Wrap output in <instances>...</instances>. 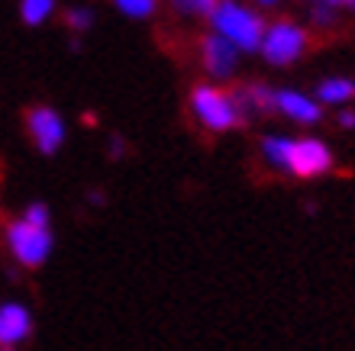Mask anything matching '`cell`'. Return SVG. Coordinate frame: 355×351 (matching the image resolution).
Listing matches in <instances>:
<instances>
[{
	"mask_svg": "<svg viewBox=\"0 0 355 351\" xmlns=\"http://www.w3.org/2000/svg\"><path fill=\"white\" fill-rule=\"evenodd\" d=\"M339 126H343V129H355V110H349V107H343V110H339Z\"/></svg>",
	"mask_w": 355,
	"mask_h": 351,
	"instance_id": "obj_19",
	"label": "cell"
},
{
	"mask_svg": "<svg viewBox=\"0 0 355 351\" xmlns=\"http://www.w3.org/2000/svg\"><path fill=\"white\" fill-rule=\"evenodd\" d=\"M255 3H262V7H271V3H278V0H255Z\"/></svg>",
	"mask_w": 355,
	"mask_h": 351,
	"instance_id": "obj_20",
	"label": "cell"
},
{
	"mask_svg": "<svg viewBox=\"0 0 355 351\" xmlns=\"http://www.w3.org/2000/svg\"><path fill=\"white\" fill-rule=\"evenodd\" d=\"M191 113L210 132H230L243 123L236 97L230 91H223V87H216V84H194V91H191Z\"/></svg>",
	"mask_w": 355,
	"mask_h": 351,
	"instance_id": "obj_3",
	"label": "cell"
},
{
	"mask_svg": "<svg viewBox=\"0 0 355 351\" xmlns=\"http://www.w3.org/2000/svg\"><path fill=\"white\" fill-rule=\"evenodd\" d=\"M310 17L317 19L320 26H329V23H336V10H329V7H310Z\"/></svg>",
	"mask_w": 355,
	"mask_h": 351,
	"instance_id": "obj_18",
	"label": "cell"
},
{
	"mask_svg": "<svg viewBox=\"0 0 355 351\" xmlns=\"http://www.w3.org/2000/svg\"><path fill=\"white\" fill-rule=\"evenodd\" d=\"M26 132L42 155H55L58 148L65 145V120L49 103H36L26 110Z\"/></svg>",
	"mask_w": 355,
	"mask_h": 351,
	"instance_id": "obj_6",
	"label": "cell"
},
{
	"mask_svg": "<svg viewBox=\"0 0 355 351\" xmlns=\"http://www.w3.org/2000/svg\"><path fill=\"white\" fill-rule=\"evenodd\" d=\"M33 339V313L26 303L7 300L0 303V348H13L26 345Z\"/></svg>",
	"mask_w": 355,
	"mask_h": 351,
	"instance_id": "obj_7",
	"label": "cell"
},
{
	"mask_svg": "<svg viewBox=\"0 0 355 351\" xmlns=\"http://www.w3.org/2000/svg\"><path fill=\"white\" fill-rule=\"evenodd\" d=\"M113 7L130 19H149L159 10V0H113Z\"/></svg>",
	"mask_w": 355,
	"mask_h": 351,
	"instance_id": "obj_13",
	"label": "cell"
},
{
	"mask_svg": "<svg viewBox=\"0 0 355 351\" xmlns=\"http://www.w3.org/2000/svg\"><path fill=\"white\" fill-rule=\"evenodd\" d=\"M65 26L71 29V33H87V29L94 26V13L87 7H71L65 10Z\"/></svg>",
	"mask_w": 355,
	"mask_h": 351,
	"instance_id": "obj_15",
	"label": "cell"
},
{
	"mask_svg": "<svg viewBox=\"0 0 355 351\" xmlns=\"http://www.w3.org/2000/svg\"><path fill=\"white\" fill-rule=\"evenodd\" d=\"M313 97L320 100V107H346L349 100H355V81L352 78H323Z\"/></svg>",
	"mask_w": 355,
	"mask_h": 351,
	"instance_id": "obj_11",
	"label": "cell"
},
{
	"mask_svg": "<svg viewBox=\"0 0 355 351\" xmlns=\"http://www.w3.org/2000/svg\"><path fill=\"white\" fill-rule=\"evenodd\" d=\"M275 113L288 116L297 126H317L323 120V107L317 97H307L304 91H291V87L275 91Z\"/></svg>",
	"mask_w": 355,
	"mask_h": 351,
	"instance_id": "obj_8",
	"label": "cell"
},
{
	"mask_svg": "<svg viewBox=\"0 0 355 351\" xmlns=\"http://www.w3.org/2000/svg\"><path fill=\"white\" fill-rule=\"evenodd\" d=\"M236 103H239V113H275V91L268 84H243L239 91L233 93Z\"/></svg>",
	"mask_w": 355,
	"mask_h": 351,
	"instance_id": "obj_10",
	"label": "cell"
},
{
	"mask_svg": "<svg viewBox=\"0 0 355 351\" xmlns=\"http://www.w3.org/2000/svg\"><path fill=\"white\" fill-rule=\"evenodd\" d=\"M262 58L275 68H288L294 65L304 52H307V29L297 26L294 19H275L265 26L262 36Z\"/></svg>",
	"mask_w": 355,
	"mask_h": 351,
	"instance_id": "obj_5",
	"label": "cell"
},
{
	"mask_svg": "<svg viewBox=\"0 0 355 351\" xmlns=\"http://www.w3.org/2000/svg\"><path fill=\"white\" fill-rule=\"evenodd\" d=\"M55 13V0H19V19L26 26H42Z\"/></svg>",
	"mask_w": 355,
	"mask_h": 351,
	"instance_id": "obj_12",
	"label": "cell"
},
{
	"mask_svg": "<svg viewBox=\"0 0 355 351\" xmlns=\"http://www.w3.org/2000/svg\"><path fill=\"white\" fill-rule=\"evenodd\" d=\"M216 36H223L230 46L243 55V52H259L262 48V36H265V23L252 7H245L243 0H220L210 17Z\"/></svg>",
	"mask_w": 355,
	"mask_h": 351,
	"instance_id": "obj_2",
	"label": "cell"
},
{
	"mask_svg": "<svg viewBox=\"0 0 355 351\" xmlns=\"http://www.w3.org/2000/svg\"><path fill=\"white\" fill-rule=\"evenodd\" d=\"M262 155L271 168H278L291 177L300 181H313L333 171L336 155L323 139L304 136V139H291V136H265L262 139Z\"/></svg>",
	"mask_w": 355,
	"mask_h": 351,
	"instance_id": "obj_1",
	"label": "cell"
},
{
	"mask_svg": "<svg viewBox=\"0 0 355 351\" xmlns=\"http://www.w3.org/2000/svg\"><path fill=\"white\" fill-rule=\"evenodd\" d=\"M0 351H13V348H0Z\"/></svg>",
	"mask_w": 355,
	"mask_h": 351,
	"instance_id": "obj_21",
	"label": "cell"
},
{
	"mask_svg": "<svg viewBox=\"0 0 355 351\" xmlns=\"http://www.w3.org/2000/svg\"><path fill=\"white\" fill-rule=\"evenodd\" d=\"M200 62H204L207 74H214V78H230L236 71V62H239V52H236L223 36H210L200 39Z\"/></svg>",
	"mask_w": 355,
	"mask_h": 351,
	"instance_id": "obj_9",
	"label": "cell"
},
{
	"mask_svg": "<svg viewBox=\"0 0 355 351\" xmlns=\"http://www.w3.org/2000/svg\"><path fill=\"white\" fill-rule=\"evenodd\" d=\"M310 7H329V10H352L355 13V0H307Z\"/></svg>",
	"mask_w": 355,
	"mask_h": 351,
	"instance_id": "obj_17",
	"label": "cell"
},
{
	"mask_svg": "<svg viewBox=\"0 0 355 351\" xmlns=\"http://www.w3.org/2000/svg\"><path fill=\"white\" fill-rule=\"evenodd\" d=\"M220 0H171V7L178 13H184V17H200V19H210L214 17V10Z\"/></svg>",
	"mask_w": 355,
	"mask_h": 351,
	"instance_id": "obj_14",
	"label": "cell"
},
{
	"mask_svg": "<svg viewBox=\"0 0 355 351\" xmlns=\"http://www.w3.org/2000/svg\"><path fill=\"white\" fill-rule=\"evenodd\" d=\"M3 242H7L13 261L23 264V268H29V271L42 268V264L49 261V255H52V245H55L52 229L29 226L23 216H17V219L7 222V229H3Z\"/></svg>",
	"mask_w": 355,
	"mask_h": 351,
	"instance_id": "obj_4",
	"label": "cell"
},
{
	"mask_svg": "<svg viewBox=\"0 0 355 351\" xmlns=\"http://www.w3.org/2000/svg\"><path fill=\"white\" fill-rule=\"evenodd\" d=\"M23 219H26L29 226H39V229H52V210H49L46 204H39V200H33V204L23 210Z\"/></svg>",
	"mask_w": 355,
	"mask_h": 351,
	"instance_id": "obj_16",
	"label": "cell"
}]
</instances>
